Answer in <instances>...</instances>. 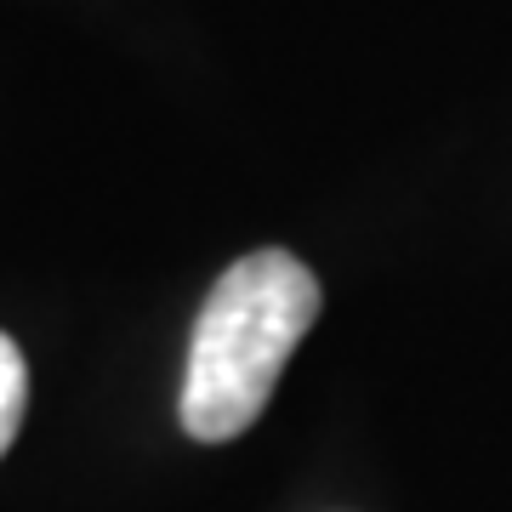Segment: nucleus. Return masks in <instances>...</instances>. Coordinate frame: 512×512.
Returning a JSON list of instances; mask_svg holds the SVG:
<instances>
[{"instance_id": "nucleus-1", "label": "nucleus", "mask_w": 512, "mask_h": 512, "mask_svg": "<svg viewBox=\"0 0 512 512\" xmlns=\"http://www.w3.org/2000/svg\"><path fill=\"white\" fill-rule=\"evenodd\" d=\"M319 319V279L291 251H251L211 285L183 376V427L200 444H228L251 427Z\"/></svg>"}, {"instance_id": "nucleus-2", "label": "nucleus", "mask_w": 512, "mask_h": 512, "mask_svg": "<svg viewBox=\"0 0 512 512\" xmlns=\"http://www.w3.org/2000/svg\"><path fill=\"white\" fill-rule=\"evenodd\" d=\"M23 399H29V370H23L18 342H12V336L0 330V456L12 450V439H18Z\"/></svg>"}]
</instances>
